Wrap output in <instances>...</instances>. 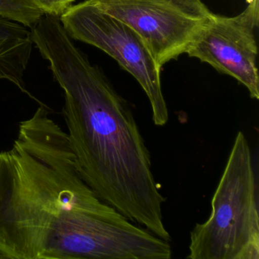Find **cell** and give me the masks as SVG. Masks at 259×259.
<instances>
[{"instance_id":"1","label":"cell","mask_w":259,"mask_h":259,"mask_svg":"<svg viewBox=\"0 0 259 259\" xmlns=\"http://www.w3.org/2000/svg\"><path fill=\"white\" fill-rule=\"evenodd\" d=\"M147 234L83 180L67 133L45 104L0 151V254L5 259H139Z\"/></svg>"},{"instance_id":"2","label":"cell","mask_w":259,"mask_h":259,"mask_svg":"<svg viewBox=\"0 0 259 259\" xmlns=\"http://www.w3.org/2000/svg\"><path fill=\"white\" fill-rule=\"evenodd\" d=\"M64 95L68 139L83 180L106 204L170 241L151 154L128 103L75 45L60 18L44 15L31 29Z\"/></svg>"},{"instance_id":"3","label":"cell","mask_w":259,"mask_h":259,"mask_svg":"<svg viewBox=\"0 0 259 259\" xmlns=\"http://www.w3.org/2000/svg\"><path fill=\"white\" fill-rule=\"evenodd\" d=\"M190 259H258L257 183L252 153L242 132L235 138L212 197L207 221L190 233Z\"/></svg>"},{"instance_id":"4","label":"cell","mask_w":259,"mask_h":259,"mask_svg":"<svg viewBox=\"0 0 259 259\" xmlns=\"http://www.w3.org/2000/svg\"><path fill=\"white\" fill-rule=\"evenodd\" d=\"M60 20L72 39L104 51L137 80L149 100L156 125L163 126L168 122V108L160 82L161 68L134 30L91 0L72 6Z\"/></svg>"},{"instance_id":"5","label":"cell","mask_w":259,"mask_h":259,"mask_svg":"<svg viewBox=\"0 0 259 259\" xmlns=\"http://www.w3.org/2000/svg\"><path fill=\"white\" fill-rule=\"evenodd\" d=\"M258 19V0H251L242 13L233 17L210 13L186 52L237 80L256 100L259 99L255 36Z\"/></svg>"},{"instance_id":"6","label":"cell","mask_w":259,"mask_h":259,"mask_svg":"<svg viewBox=\"0 0 259 259\" xmlns=\"http://www.w3.org/2000/svg\"><path fill=\"white\" fill-rule=\"evenodd\" d=\"M134 30L145 42L158 66L186 54L206 18L172 0H91Z\"/></svg>"},{"instance_id":"7","label":"cell","mask_w":259,"mask_h":259,"mask_svg":"<svg viewBox=\"0 0 259 259\" xmlns=\"http://www.w3.org/2000/svg\"><path fill=\"white\" fill-rule=\"evenodd\" d=\"M33 46L30 28L0 16V79L10 81L22 93L42 104L28 92L24 78Z\"/></svg>"},{"instance_id":"8","label":"cell","mask_w":259,"mask_h":259,"mask_svg":"<svg viewBox=\"0 0 259 259\" xmlns=\"http://www.w3.org/2000/svg\"><path fill=\"white\" fill-rule=\"evenodd\" d=\"M45 15L31 0H0V16L31 29Z\"/></svg>"},{"instance_id":"9","label":"cell","mask_w":259,"mask_h":259,"mask_svg":"<svg viewBox=\"0 0 259 259\" xmlns=\"http://www.w3.org/2000/svg\"><path fill=\"white\" fill-rule=\"evenodd\" d=\"M43 13L49 16L60 18L75 0H31Z\"/></svg>"},{"instance_id":"10","label":"cell","mask_w":259,"mask_h":259,"mask_svg":"<svg viewBox=\"0 0 259 259\" xmlns=\"http://www.w3.org/2000/svg\"><path fill=\"white\" fill-rule=\"evenodd\" d=\"M172 1L186 10L203 17H207L211 13L201 0H172Z\"/></svg>"},{"instance_id":"11","label":"cell","mask_w":259,"mask_h":259,"mask_svg":"<svg viewBox=\"0 0 259 259\" xmlns=\"http://www.w3.org/2000/svg\"><path fill=\"white\" fill-rule=\"evenodd\" d=\"M0 259H5V257H4L2 254H0Z\"/></svg>"}]
</instances>
